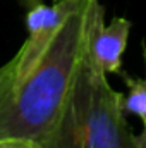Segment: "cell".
<instances>
[{
    "instance_id": "obj_7",
    "label": "cell",
    "mask_w": 146,
    "mask_h": 148,
    "mask_svg": "<svg viewBox=\"0 0 146 148\" xmlns=\"http://www.w3.org/2000/svg\"><path fill=\"white\" fill-rule=\"evenodd\" d=\"M141 141H143V148H146V133L141 134Z\"/></svg>"
},
{
    "instance_id": "obj_5",
    "label": "cell",
    "mask_w": 146,
    "mask_h": 148,
    "mask_svg": "<svg viewBox=\"0 0 146 148\" xmlns=\"http://www.w3.org/2000/svg\"><path fill=\"white\" fill-rule=\"evenodd\" d=\"M143 57L146 71V41H143ZM120 76L124 77V83L127 86V93L124 95V112L138 115L143 122V133H146V76L141 79L129 77L124 73H120Z\"/></svg>"
},
{
    "instance_id": "obj_2",
    "label": "cell",
    "mask_w": 146,
    "mask_h": 148,
    "mask_svg": "<svg viewBox=\"0 0 146 148\" xmlns=\"http://www.w3.org/2000/svg\"><path fill=\"white\" fill-rule=\"evenodd\" d=\"M45 148H143L126 121L124 93L110 86L103 73L88 57L74 79L67 102Z\"/></svg>"
},
{
    "instance_id": "obj_4",
    "label": "cell",
    "mask_w": 146,
    "mask_h": 148,
    "mask_svg": "<svg viewBox=\"0 0 146 148\" xmlns=\"http://www.w3.org/2000/svg\"><path fill=\"white\" fill-rule=\"evenodd\" d=\"M105 7L100 0L95 2L89 19L88 57L107 74L122 73V55L127 47L131 21L126 17H113L108 24L103 23Z\"/></svg>"
},
{
    "instance_id": "obj_3",
    "label": "cell",
    "mask_w": 146,
    "mask_h": 148,
    "mask_svg": "<svg viewBox=\"0 0 146 148\" xmlns=\"http://www.w3.org/2000/svg\"><path fill=\"white\" fill-rule=\"evenodd\" d=\"M83 0H53L50 5L38 2L26 16L28 36L24 40L19 52L2 67L10 76H19L26 73L46 50L52 38L57 35L60 26L67 17L79 7Z\"/></svg>"
},
{
    "instance_id": "obj_6",
    "label": "cell",
    "mask_w": 146,
    "mask_h": 148,
    "mask_svg": "<svg viewBox=\"0 0 146 148\" xmlns=\"http://www.w3.org/2000/svg\"><path fill=\"white\" fill-rule=\"evenodd\" d=\"M0 148H45L40 141L31 138H19V136H10V138H0Z\"/></svg>"
},
{
    "instance_id": "obj_1",
    "label": "cell",
    "mask_w": 146,
    "mask_h": 148,
    "mask_svg": "<svg viewBox=\"0 0 146 148\" xmlns=\"http://www.w3.org/2000/svg\"><path fill=\"white\" fill-rule=\"evenodd\" d=\"M95 2L79 3L26 73L10 76L0 67V138L46 143L83 64Z\"/></svg>"
}]
</instances>
